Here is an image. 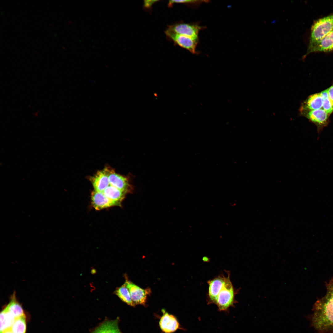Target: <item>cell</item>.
<instances>
[{
  "label": "cell",
  "instance_id": "6da1fadb",
  "mask_svg": "<svg viewBox=\"0 0 333 333\" xmlns=\"http://www.w3.org/2000/svg\"><path fill=\"white\" fill-rule=\"evenodd\" d=\"M222 273L207 282L208 289L207 294L208 304H215L219 311H227L234 306L237 301L236 295L239 293L240 288L233 286L230 279V272L225 270Z\"/></svg>",
  "mask_w": 333,
  "mask_h": 333
},
{
  "label": "cell",
  "instance_id": "7a4b0ae2",
  "mask_svg": "<svg viewBox=\"0 0 333 333\" xmlns=\"http://www.w3.org/2000/svg\"><path fill=\"white\" fill-rule=\"evenodd\" d=\"M327 287L326 295L314 304L311 318L312 325L320 332L333 329V280Z\"/></svg>",
  "mask_w": 333,
  "mask_h": 333
},
{
  "label": "cell",
  "instance_id": "3957f363",
  "mask_svg": "<svg viewBox=\"0 0 333 333\" xmlns=\"http://www.w3.org/2000/svg\"><path fill=\"white\" fill-rule=\"evenodd\" d=\"M333 30V14L316 20L311 29L309 45L319 40Z\"/></svg>",
  "mask_w": 333,
  "mask_h": 333
},
{
  "label": "cell",
  "instance_id": "277c9868",
  "mask_svg": "<svg viewBox=\"0 0 333 333\" xmlns=\"http://www.w3.org/2000/svg\"><path fill=\"white\" fill-rule=\"evenodd\" d=\"M301 113L314 124L317 127L318 133L328 124L329 114L323 109L312 110H300Z\"/></svg>",
  "mask_w": 333,
  "mask_h": 333
},
{
  "label": "cell",
  "instance_id": "5b68a950",
  "mask_svg": "<svg viewBox=\"0 0 333 333\" xmlns=\"http://www.w3.org/2000/svg\"><path fill=\"white\" fill-rule=\"evenodd\" d=\"M204 28L197 24L182 23L169 25L166 30L177 34L198 39L199 32Z\"/></svg>",
  "mask_w": 333,
  "mask_h": 333
},
{
  "label": "cell",
  "instance_id": "8992f818",
  "mask_svg": "<svg viewBox=\"0 0 333 333\" xmlns=\"http://www.w3.org/2000/svg\"><path fill=\"white\" fill-rule=\"evenodd\" d=\"M167 37L176 44L195 54L196 53V48L198 39L186 36L177 34L167 30L165 32Z\"/></svg>",
  "mask_w": 333,
  "mask_h": 333
},
{
  "label": "cell",
  "instance_id": "52a82bcc",
  "mask_svg": "<svg viewBox=\"0 0 333 333\" xmlns=\"http://www.w3.org/2000/svg\"><path fill=\"white\" fill-rule=\"evenodd\" d=\"M105 169L108 174L109 185L126 194L132 192L133 187L127 178L116 173L113 170Z\"/></svg>",
  "mask_w": 333,
  "mask_h": 333
},
{
  "label": "cell",
  "instance_id": "ba28073f",
  "mask_svg": "<svg viewBox=\"0 0 333 333\" xmlns=\"http://www.w3.org/2000/svg\"><path fill=\"white\" fill-rule=\"evenodd\" d=\"M125 283L128 289L131 299L136 304L144 305L145 304L148 295L150 293V289H142L126 278Z\"/></svg>",
  "mask_w": 333,
  "mask_h": 333
},
{
  "label": "cell",
  "instance_id": "9c48e42d",
  "mask_svg": "<svg viewBox=\"0 0 333 333\" xmlns=\"http://www.w3.org/2000/svg\"><path fill=\"white\" fill-rule=\"evenodd\" d=\"M333 50V30L311 45L308 46L306 56L314 52H328Z\"/></svg>",
  "mask_w": 333,
  "mask_h": 333
},
{
  "label": "cell",
  "instance_id": "30bf717a",
  "mask_svg": "<svg viewBox=\"0 0 333 333\" xmlns=\"http://www.w3.org/2000/svg\"><path fill=\"white\" fill-rule=\"evenodd\" d=\"M163 313L159 325L161 330L165 333H172L180 328V324L176 317L163 309Z\"/></svg>",
  "mask_w": 333,
  "mask_h": 333
},
{
  "label": "cell",
  "instance_id": "8fae6325",
  "mask_svg": "<svg viewBox=\"0 0 333 333\" xmlns=\"http://www.w3.org/2000/svg\"><path fill=\"white\" fill-rule=\"evenodd\" d=\"M91 197L92 205L97 210H100L112 206H118L117 203L107 197L103 192L94 191L92 193Z\"/></svg>",
  "mask_w": 333,
  "mask_h": 333
},
{
  "label": "cell",
  "instance_id": "7c38bea8",
  "mask_svg": "<svg viewBox=\"0 0 333 333\" xmlns=\"http://www.w3.org/2000/svg\"><path fill=\"white\" fill-rule=\"evenodd\" d=\"M90 180L94 191H97L103 192L109 185L108 174L105 168L98 171Z\"/></svg>",
  "mask_w": 333,
  "mask_h": 333
},
{
  "label": "cell",
  "instance_id": "4fadbf2b",
  "mask_svg": "<svg viewBox=\"0 0 333 333\" xmlns=\"http://www.w3.org/2000/svg\"><path fill=\"white\" fill-rule=\"evenodd\" d=\"M323 100L320 93L309 96L302 104L300 110H312L321 109Z\"/></svg>",
  "mask_w": 333,
  "mask_h": 333
},
{
  "label": "cell",
  "instance_id": "5bb4252c",
  "mask_svg": "<svg viewBox=\"0 0 333 333\" xmlns=\"http://www.w3.org/2000/svg\"><path fill=\"white\" fill-rule=\"evenodd\" d=\"M103 192L108 199L117 203L118 206L121 205V203L126 194L110 185L104 190Z\"/></svg>",
  "mask_w": 333,
  "mask_h": 333
},
{
  "label": "cell",
  "instance_id": "9a60e30c",
  "mask_svg": "<svg viewBox=\"0 0 333 333\" xmlns=\"http://www.w3.org/2000/svg\"><path fill=\"white\" fill-rule=\"evenodd\" d=\"M10 301L5 308L16 318L25 315L21 305L17 300L16 293L14 292L10 298Z\"/></svg>",
  "mask_w": 333,
  "mask_h": 333
},
{
  "label": "cell",
  "instance_id": "2e32d148",
  "mask_svg": "<svg viewBox=\"0 0 333 333\" xmlns=\"http://www.w3.org/2000/svg\"><path fill=\"white\" fill-rule=\"evenodd\" d=\"M117 319L105 321L92 333H121Z\"/></svg>",
  "mask_w": 333,
  "mask_h": 333
},
{
  "label": "cell",
  "instance_id": "e0dca14e",
  "mask_svg": "<svg viewBox=\"0 0 333 333\" xmlns=\"http://www.w3.org/2000/svg\"><path fill=\"white\" fill-rule=\"evenodd\" d=\"M16 319L4 308L0 314V333H2L6 330L10 329Z\"/></svg>",
  "mask_w": 333,
  "mask_h": 333
},
{
  "label": "cell",
  "instance_id": "ac0fdd59",
  "mask_svg": "<svg viewBox=\"0 0 333 333\" xmlns=\"http://www.w3.org/2000/svg\"><path fill=\"white\" fill-rule=\"evenodd\" d=\"M114 294L127 304L132 306H135L131 299L129 290L125 283L121 286L117 288L114 292Z\"/></svg>",
  "mask_w": 333,
  "mask_h": 333
},
{
  "label": "cell",
  "instance_id": "d6986e66",
  "mask_svg": "<svg viewBox=\"0 0 333 333\" xmlns=\"http://www.w3.org/2000/svg\"><path fill=\"white\" fill-rule=\"evenodd\" d=\"M26 329L25 315L16 319L10 328L13 333H25Z\"/></svg>",
  "mask_w": 333,
  "mask_h": 333
},
{
  "label": "cell",
  "instance_id": "ffe728a7",
  "mask_svg": "<svg viewBox=\"0 0 333 333\" xmlns=\"http://www.w3.org/2000/svg\"><path fill=\"white\" fill-rule=\"evenodd\" d=\"M320 93L323 100L322 107L330 115L333 112V102L329 97L327 89L322 91Z\"/></svg>",
  "mask_w": 333,
  "mask_h": 333
},
{
  "label": "cell",
  "instance_id": "44dd1931",
  "mask_svg": "<svg viewBox=\"0 0 333 333\" xmlns=\"http://www.w3.org/2000/svg\"><path fill=\"white\" fill-rule=\"evenodd\" d=\"M207 2V1L204 0H170L169 1L168 6L171 7V6L175 3H183L190 5H197L203 3V2Z\"/></svg>",
  "mask_w": 333,
  "mask_h": 333
},
{
  "label": "cell",
  "instance_id": "7402d4cb",
  "mask_svg": "<svg viewBox=\"0 0 333 333\" xmlns=\"http://www.w3.org/2000/svg\"><path fill=\"white\" fill-rule=\"evenodd\" d=\"M158 0H145L144 1V7L146 9H150L152 6Z\"/></svg>",
  "mask_w": 333,
  "mask_h": 333
},
{
  "label": "cell",
  "instance_id": "603a6c76",
  "mask_svg": "<svg viewBox=\"0 0 333 333\" xmlns=\"http://www.w3.org/2000/svg\"><path fill=\"white\" fill-rule=\"evenodd\" d=\"M328 96L330 100L333 102V84L327 88Z\"/></svg>",
  "mask_w": 333,
  "mask_h": 333
},
{
  "label": "cell",
  "instance_id": "cb8c5ba5",
  "mask_svg": "<svg viewBox=\"0 0 333 333\" xmlns=\"http://www.w3.org/2000/svg\"><path fill=\"white\" fill-rule=\"evenodd\" d=\"M2 333H13L12 332V331H11V330H10V329H7V330H6L5 331L3 332H2Z\"/></svg>",
  "mask_w": 333,
  "mask_h": 333
}]
</instances>
